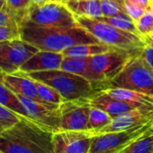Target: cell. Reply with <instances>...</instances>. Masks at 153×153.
Listing matches in <instances>:
<instances>
[{"instance_id":"6da1fadb","label":"cell","mask_w":153,"mask_h":153,"mask_svg":"<svg viewBox=\"0 0 153 153\" xmlns=\"http://www.w3.org/2000/svg\"><path fill=\"white\" fill-rule=\"evenodd\" d=\"M21 39L39 50L62 53L77 45L102 44L86 30L78 27L45 28L22 22L20 26Z\"/></svg>"},{"instance_id":"7a4b0ae2","label":"cell","mask_w":153,"mask_h":153,"mask_svg":"<svg viewBox=\"0 0 153 153\" xmlns=\"http://www.w3.org/2000/svg\"><path fill=\"white\" fill-rule=\"evenodd\" d=\"M52 134L29 118L20 117L18 123L0 132V151L4 153H54Z\"/></svg>"},{"instance_id":"3957f363","label":"cell","mask_w":153,"mask_h":153,"mask_svg":"<svg viewBox=\"0 0 153 153\" xmlns=\"http://www.w3.org/2000/svg\"><path fill=\"white\" fill-rule=\"evenodd\" d=\"M31 79L43 82L55 89L65 101L86 100L104 89L79 75L61 69L26 74Z\"/></svg>"},{"instance_id":"277c9868","label":"cell","mask_w":153,"mask_h":153,"mask_svg":"<svg viewBox=\"0 0 153 153\" xmlns=\"http://www.w3.org/2000/svg\"><path fill=\"white\" fill-rule=\"evenodd\" d=\"M75 16V15H74ZM79 26L86 30L100 43L134 54H140L146 43L134 33L122 30L107 22L87 16H75Z\"/></svg>"},{"instance_id":"5b68a950","label":"cell","mask_w":153,"mask_h":153,"mask_svg":"<svg viewBox=\"0 0 153 153\" xmlns=\"http://www.w3.org/2000/svg\"><path fill=\"white\" fill-rule=\"evenodd\" d=\"M140 54L133 56L124 69L107 83L105 88L126 89L153 97V74Z\"/></svg>"},{"instance_id":"8992f818","label":"cell","mask_w":153,"mask_h":153,"mask_svg":"<svg viewBox=\"0 0 153 153\" xmlns=\"http://www.w3.org/2000/svg\"><path fill=\"white\" fill-rule=\"evenodd\" d=\"M23 22L45 28L79 26L74 14L65 4L61 2H47L43 4H32Z\"/></svg>"},{"instance_id":"52a82bcc","label":"cell","mask_w":153,"mask_h":153,"mask_svg":"<svg viewBox=\"0 0 153 153\" xmlns=\"http://www.w3.org/2000/svg\"><path fill=\"white\" fill-rule=\"evenodd\" d=\"M152 126V121L129 130L92 136L89 153H118L144 134Z\"/></svg>"},{"instance_id":"ba28073f","label":"cell","mask_w":153,"mask_h":153,"mask_svg":"<svg viewBox=\"0 0 153 153\" xmlns=\"http://www.w3.org/2000/svg\"><path fill=\"white\" fill-rule=\"evenodd\" d=\"M39 49L23 41L13 39L0 42V72L2 74H13Z\"/></svg>"},{"instance_id":"9c48e42d","label":"cell","mask_w":153,"mask_h":153,"mask_svg":"<svg viewBox=\"0 0 153 153\" xmlns=\"http://www.w3.org/2000/svg\"><path fill=\"white\" fill-rule=\"evenodd\" d=\"M19 99L27 118L51 133L59 131V106L21 96Z\"/></svg>"},{"instance_id":"30bf717a","label":"cell","mask_w":153,"mask_h":153,"mask_svg":"<svg viewBox=\"0 0 153 153\" xmlns=\"http://www.w3.org/2000/svg\"><path fill=\"white\" fill-rule=\"evenodd\" d=\"M58 109L59 131H88L91 106L86 100L64 101Z\"/></svg>"},{"instance_id":"8fae6325","label":"cell","mask_w":153,"mask_h":153,"mask_svg":"<svg viewBox=\"0 0 153 153\" xmlns=\"http://www.w3.org/2000/svg\"><path fill=\"white\" fill-rule=\"evenodd\" d=\"M139 54H134L121 49H115L104 54L89 57L91 68L100 75L103 76L107 83L114 79L131 60Z\"/></svg>"},{"instance_id":"7c38bea8","label":"cell","mask_w":153,"mask_h":153,"mask_svg":"<svg viewBox=\"0 0 153 153\" xmlns=\"http://www.w3.org/2000/svg\"><path fill=\"white\" fill-rule=\"evenodd\" d=\"M92 136L88 131H57L52 134L54 153H89Z\"/></svg>"},{"instance_id":"4fadbf2b","label":"cell","mask_w":153,"mask_h":153,"mask_svg":"<svg viewBox=\"0 0 153 153\" xmlns=\"http://www.w3.org/2000/svg\"><path fill=\"white\" fill-rule=\"evenodd\" d=\"M152 121H153V107L138 108L113 117L108 126L95 132L91 134V136L126 131L137 126L144 125Z\"/></svg>"},{"instance_id":"5bb4252c","label":"cell","mask_w":153,"mask_h":153,"mask_svg":"<svg viewBox=\"0 0 153 153\" xmlns=\"http://www.w3.org/2000/svg\"><path fill=\"white\" fill-rule=\"evenodd\" d=\"M64 57L62 53L39 50L21 66L19 71L24 74H30L57 70L60 69Z\"/></svg>"},{"instance_id":"9a60e30c","label":"cell","mask_w":153,"mask_h":153,"mask_svg":"<svg viewBox=\"0 0 153 153\" xmlns=\"http://www.w3.org/2000/svg\"><path fill=\"white\" fill-rule=\"evenodd\" d=\"M86 101L91 107H94V108H97L105 111L112 118L121 114H124L126 112L134 110L135 108L146 107V106L133 104V103H129L126 101L117 100L108 95L102 91L96 92L90 99L86 100Z\"/></svg>"},{"instance_id":"2e32d148","label":"cell","mask_w":153,"mask_h":153,"mask_svg":"<svg viewBox=\"0 0 153 153\" xmlns=\"http://www.w3.org/2000/svg\"><path fill=\"white\" fill-rule=\"evenodd\" d=\"M1 82L17 96L40 100L38 97L34 80L20 71L13 74H2ZM41 101V100H40Z\"/></svg>"},{"instance_id":"e0dca14e","label":"cell","mask_w":153,"mask_h":153,"mask_svg":"<svg viewBox=\"0 0 153 153\" xmlns=\"http://www.w3.org/2000/svg\"><path fill=\"white\" fill-rule=\"evenodd\" d=\"M60 69L63 71H66L76 75H79L93 83L100 84L101 86L106 87L107 81L106 79L100 75L99 74L95 73L90 65L89 57H68L65 56Z\"/></svg>"},{"instance_id":"ac0fdd59","label":"cell","mask_w":153,"mask_h":153,"mask_svg":"<svg viewBox=\"0 0 153 153\" xmlns=\"http://www.w3.org/2000/svg\"><path fill=\"white\" fill-rule=\"evenodd\" d=\"M101 91L119 100L146 107H153V97L148 94L121 88H105Z\"/></svg>"},{"instance_id":"d6986e66","label":"cell","mask_w":153,"mask_h":153,"mask_svg":"<svg viewBox=\"0 0 153 153\" xmlns=\"http://www.w3.org/2000/svg\"><path fill=\"white\" fill-rule=\"evenodd\" d=\"M66 6L75 16L98 18L102 16L100 0H69Z\"/></svg>"},{"instance_id":"ffe728a7","label":"cell","mask_w":153,"mask_h":153,"mask_svg":"<svg viewBox=\"0 0 153 153\" xmlns=\"http://www.w3.org/2000/svg\"><path fill=\"white\" fill-rule=\"evenodd\" d=\"M113 47L105 44H84L71 47L62 52L64 56L68 57H91L115 50Z\"/></svg>"},{"instance_id":"44dd1931","label":"cell","mask_w":153,"mask_h":153,"mask_svg":"<svg viewBox=\"0 0 153 153\" xmlns=\"http://www.w3.org/2000/svg\"><path fill=\"white\" fill-rule=\"evenodd\" d=\"M0 77H1V74H0ZM0 105H2L3 107H4L5 108L16 114L19 117H26L19 96H17L11 90H9L1 82V79H0Z\"/></svg>"},{"instance_id":"7402d4cb","label":"cell","mask_w":153,"mask_h":153,"mask_svg":"<svg viewBox=\"0 0 153 153\" xmlns=\"http://www.w3.org/2000/svg\"><path fill=\"white\" fill-rule=\"evenodd\" d=\"M118 153H153V126Z\"/></svg>"},{"instance_id":"603a6c76","label":"cell","mask_w":153,"mask_h":153,"mask_svg":"<svg viewBox=\"0 0 153 153\" xmlns=\"http://www.w3.org/2000/svg\"><path fill=\"white\" fill-rule=\"evenodd\" d=\"M111 120L112 117L105 111L94 107H91L88 122V132L92 134L108 126Z\"/></svg>"},{"instance_id":"cb8c5ba5","label":"cell","mask_w":153,"mask_h":153,"mask_svg":"<svg viewBox=\"0 0 153 153\" xmlns=\"http://www.w3.org/2000/svg\"><path fill=\"white\" fill-rule=\"evenodd\" d=\"M34 82H35L38 97L41 101L48 104L57 105V106H59L62 102L65 101L64 99L61 97V95L52 87L35 80Z\"/></svg>"},{"instance_id":"d4e9b609","label":"cell","mask_w":153,"mask_h":153,"mask_svg":"<svg viewBox=\"0 0 153 153\" xmlns=\"http://www.w3.org/2000/svg\"><path fill=\"white\" fill-rule=\"evenodd\" d=\"M97 20L102 21L104 22H107L116 28H118L122 30L125 31H128L131 33H134L141 38L143 39V37L140 34L138 29L136 28V25L134 23V22L130 19V18H123V17H104V16H100L96 18Z\"/></svg>"},{"instance_id":"484cf974","label":"cell","mask_w":153,"mask_h":153,"mask_svg":"<svg viewBox=\"0 0 153 153\" xmlns=\"http://www.w3.org/2000/svg\"><path fill=\"white\" fill-rule=\"evenodd\" d=\"M140 34L143 37L153 33V7L151 5L146 9L144 14L134 22Z\"/></svg>"},{"instance_id":"4316f807","label":"cell","mask_w":153,"mask_h":153,"mask_svg":"<svg viewBox=\"0 0 153 153\" xmlns=\"http://www.w3.org/2000/svg\"><path fill=\"white\" fill-rule=\"evenodd\" d=\"M31 4L32 3L30 0H6L4 3V6L13 13L20 16L22 19V22L27 17L28 10Z\"/></svg>"},{"instance_id":"83f0119b","label":"cell","mask_w":153,"mask_h":153,"mask_svg":"<svg viewBox=\"0 0 153 153\" xmlns=\"http://www.w3.org/2000/svg\"><path fill=\"white\" fill-rule=\"evenodd\" d=\"M22 19L8 10L4 5L0 10V27L2 26H21Z\"/></svg>"},{"instance_id":"f1b7e54d","label":"cell","mask_w":153,"mask_h":153,"mask_svg":"<svg viewBox=\"0 0 153 153\" xmlns=\"http://www.w3.org/2000/svg\"><path fill=\"white\" fill-rule=\"evenodd\" d=\"M19 116L0 105V127L2 128V130L14 126L16 123L19 122Z\"/></svg>"},{"instance_id":"f546056e","label":"cell","mask_w":153,"mask_h":153,"mask_svg":"<svg viewBox=\"0 0 153 153\" xmlns=\"http://www.w3.org/2000/svg\"><path fill=\"white\" fill-rule=\"evenodd\" d=\"M20 27L19 26H2L0 27V42L20 39Z\"/></svg>"},{"instance_id":"4dcf8cb0","label":"cell","mask_w":153,"mask_h":153,"mask_svg":"<svg viewBox=\"0 0 153 153\" xmlns=\"http://www.w3.org/2000/svg\"><path fill=\"white\" fill-rule=\"evenodd\" d=\"M124 8L126 14L135 22H137L145 13L146 9L141 6H138L134 4L130 3L127 0H124Z\"/></svg>"},{"instance_id":"1f68e13d","label":"cell","mask_w":153,"mask_h":153,"mask_svg":"<svg viewBox=\"0 0 153 153\" xmlns=\"http://www.w3.org/2000/svg\"><path fill=\"white\" fill-rule=\"evenodd\" d=\"M140 56L153 74V47L146 44L145 47L143 48Z\"/></svg>"},{"instance_id":"d6a6232c","label":"cell","mask_w":153,"mask_h":153,"mask_svg":"<svg viewBox=\"0 0 153 153\" xmlns=\"http://www.w3.org/2000/svg\"><path fill=\"white\" fill-rule=\"evenodd\" d=\"M127 1H129L130 3L134 4L138 6L145 8V9L149 8L152 4V0H127Z\"/></svg>"},{"instance_id":"836d02e7","label":"cell","mask_w":153,"mask_h":153,"mask_svg":"<svg viewBox=\"0 0 153 153\" xmlns=\"http://www.w3.org/2000/svg\"><path fill=\"white\" fill-rule=\"evenodd\" d=\"M144 42H145L146 44H148V45L153 47V33L144 37Z\"/></svg>"},{"instance_id":"e575fe53","label":"cell","mask_w":153,"mask_h":153,"mask_svg":"<svg viewBox=\"0 0 153 153\" xmlns=\"http://www.w3.org/2000/svg\"><path fill=\"white\" fill-rule=\"evenodd\" d=\"M33 4H43L46 3V0H30Z\"/></svg>"},{"instance_id":"d590c367","label":"cell","mask_w":153,"mask_h":153,"mask_svg":"<svg viewBox=\"0 0 153 153\" xmlns=\"http://www.w3.org/2000/svg\"><path fill=\"white\" fill-rule=\"evenodd\" d=\"M4 5V2H2V1H0V10H2V9H3Z\"/></svg>"},{"instance_id":"8d00e7d4","label":"cell","mask_w":153,"mask_h":153,"mask_svg":"<svg viewBox=\"0 0 153 153\" xmlns=\"http://www.w3.org/2000/svg\"><path fill=\"white\" fill-rule=\"evenodd\" d=\"M47 2H59V0H46V3Z\"/></svg>"},{"instance_id":"74e56055","label":"cell","mask_w":153,"mask_h":153,"mask_svg":"<svg viewBox=\"0 0 153 153\" xmlns=\"http://www.w3.org/2000/svg\"><path fill=\"white\" fill-rule=\"evenodd\" d=\"M67 1H69V0H59V2H61V3H64V4H65Z\"/></svg>"},{"instance_id":"f35d334b","label":"cell","mask_w":153,"mask_h":153,"mask_svg":"<svg viewBox=\"0 0 153 153\" xmlns=\"http://www.w3.org/2000/svg\"><path fill=\"white\" fill-rule=\"evenodd\" d=\"M0 1H2V2H4V3H5V2H6V0H0Z\"/></svg>"},{"instance_id":"ab89813d","label":"cell","mask_w":153,"mask_h":153,"mask_svg":"<svg viewBox=\"0 0 153 153\" xmlns=\"http://www.w3.org/2000/svg\"><path fill=\"white\" fill-rule=\"evenodd\" d=\"M0 153H4V152H2V151H0Z\"/></svg>"},{"instance_id":"60d3db41","label":"cell","mask_w":153,"mask_h":153,"mask_svg":"<svg viewBox=\"0 0 153 153\" xmlns=\"http://www.w3.org/2000/svg\"><path fill=\"white\" fill-rule=\"evenodd\" d=\"M152 7H153V0H152Z\"/></svg>"},{"instance_id":"b9f144b4","label":"cell","mask_w":153,"mask_h":153,"mask_svg":"<svg viewBox=\"0 0 153 153\" xmlns=\"http://www.w3.org/2000/svg\"><path fill=\"white\" fill-rule=\"evenodd\" d=\"M152 126H153V121H152Z\"/></svg>"},{"instance_id":"7bdbcfd3","label":"cell","mask_w":153,"mask_h":153,"mask_svg":"<svg viewBox=\"0 0 153 153\" xmlns=\"http://www.w3.org/2000/svg\"><path fill=\"white\" fill-rule=\"evenodd\" d=\"M0 74H1V72H0Z\"/></svg>"}]
</instances>
